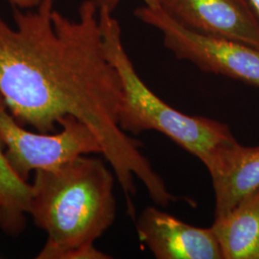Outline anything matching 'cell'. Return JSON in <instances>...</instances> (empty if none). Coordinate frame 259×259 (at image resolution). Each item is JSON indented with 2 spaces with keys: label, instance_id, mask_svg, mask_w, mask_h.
<instances>
[{
  "label": "cell",
  "instance_id": "cell-1",
  "mask_svg": "<svg viewBox=\"0 0 259 259\" xmlns=\"http://www.w3.org/2000/svg\"><path fill=\"white\" fill-rule=\"evenodd\" d=\"M9 23L0 15V95L24 127L54 133L67 115L88 125L136 215L135 179L151 200L165 207L177 201L140 151L141 143L121 129L120 75L106 53L99 11L83 0L78 18L65 17L55 0L36 8L12 7Z\"/></svg>",
  "mask_w": 259,
  "mask_h": 259
},
{
  "label": "cell",
  "instance_id": "cell-2",
  "mask_svg": "<svg viewBox=\"0 0 259 259\" xmlns=\"http://www.w3.org/2000/svg\"><path fill=\"white\" fill-rule=\"evenodd\" d=\"M115 182L113 171L92 155L34 172L29 217L47 233L36 258H106L94 243L115 220Z\"/></svg>",
  "mask_w": 259,
  "mask_h": 259
},
{
  "label": "cell",
  "instance_id": "cell-3",
  "mask_svg": "<svg viewBox=\"0 0 259 259\" xmlns=\"http://www.w3.org/2000/svg\"><path fill=\"white\" fill-rule=\"evenodd\" d=\"M106 53L120 75L123 99L118 112L121 129L129 135L155 131L197 157L206 169L220 149L236 141L230 127L204 116L187 115L160 99L138 74L121 37L118 21L99 11Z\"/></svg>",
  "mask_w": 259,
  "mask_h": 259
},
{
  "label": "cell",
  "instance_id": "cell-4",
  "mask_svg": "<svg viewBox=\"0 0 259 259\" xmlns=\"http://www.w3.org/2000/svg\"><path fill=\"white\" fill-rule=\"evenodd\" d=\"M60 131L32 132L19 124L0 95V141L13 170L29 182L37 170H56L84 155H102V146L88 125L67 115Z\"/></svg>",
  "mask_w": 259,
  "mask_h": 259
},
{
  "label": "cell",
  "instance_id": "cell-5",
  "mask_svg": "<svg viewBox=\"0 0 259 259\" xmlns=\"http://www.w3.org/2000/svg\"><path fill=\"white\" fill-rule=\"evenodd\" d=\"M135 16L157 29L177 59L207 73L223 75L259 88V48L226 37L196 32L178 23L158 7H139Z\"/></svg>",
  "mask_w": 259,
  "mask_h": 259
},
{
  "label": "cell",
  "instance_id": "cell-6",
  "mask_svg": "<svg viewBox=\"0 0 259 259\" xmlns=\"http://www.w3.org/2000/svg\"><path fill=\"white\" fill-rule=\"evenodd\" d=\"M181 25L259 48V20L247 0H157Z\"/></svg>",
  "mask_w": 259,
  "mask_h": 259
},
{
  "label": "cell",
  "instance_id": "cell-7",
  "mask_svg": "<svg viewBox=\"0 0 259 259\" xmlns=\"http://www.w3.org/2000/svg\"><path fill=\"white\" fill-rule=\"evenodd\" d=\"M135 221L139 241L156 258L223 259L211 227H195L151 205Z\"/></svg>",
  "mask_w": 259,
  "mask_h": 259
},
{
  "label": "cell",
  "instance_id": "cell-8",
  "mask_svg": "<svg viewBox=\"0 0 259 259\" xmlns=\"http://www.w3.org/2000/svg\"><path fill=\"white\" fill-rule=\"evenodd\" d=\"M212 182L214 218L231 210L259 188V145L244 146L237 140L220 149L207 169Z\"/></svg>",
  "mask_w": 259,
  "mask_h": 259
},
{
  "label": "cell",
  "instance_id": "cell-9",
  "mask_svg": "<svg viewBox=\"0 0 259 259\" xmlns=\"http://www.w3.org/2000/svg\"><path fill=\"white\" fill-rule=\"evenodd\" d=\"M223 259H259V188L211 226Z\"/></svg>",
  "mask_w": 259,
  "mask_h": 259
},
{
  "label": "cell",
  "instance_id": "cell-10",
  "mask_svg": "<svg viewBox=\"0 0 259 259\" xmlns=\"http://www.w3.org/2000/svg\"><path fill=\"white\" fill-rule=\"evenodd\" d=\"M31 200V183L13 170L0 141V230L10 236L24 232Z\"/></svg>",
  "mask_w": 259,
  "mask_h": 259
},
{
  "label": "cell",
  "instance_id": "cell-11",
  "mask_svg": "<svg viewBox=\"0 0 259 259\" xmlns=\"http://www.w3.org/2000/svg\"><path fill=\"white\" fill-rule=\"evenodd\" d=\"M93 5L97 8L98 11H108L110 13H113L117 8L120 0H90ZM145 5L150 7H158L157 0H142Z\"/></svg>",
  "mask_w": 259,
  "mask_h": 259
},
{
  "label": "cell",
  "instance_id": "cell-12",
  "mask_svg": "<svg viewBox=\"0 0 259 259\" xmlns=\"http://www.w3.org/2000/svg\"><path fill=\"white\" fill-rule=\"evenodd\" d=\"M41 0H9L12 7L28 10L36 8Z\"/></svg>",
  "mask_w": 259,
  "mask_h": 259
},
{
  "label": "cell",
  "instance_id": "cell-13",
  "mask_svg": "<svg viewBox=\"0 0 259 259\" xmlns=\"http://www.w3.org/2000/svg\"><path fill=\"white\" fill-rule=\"evenodd\" d=\"M250 8L252 10V12L254 13L255 17L259 20V0H247Z\"/></svg>",
  "mask_w": 259,
  "mask_h": 259
}]
</instances>
